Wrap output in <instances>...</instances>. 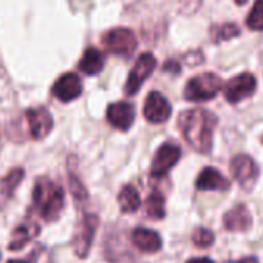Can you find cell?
Wrapping results in <instances>:
<instances>
[{
  "mask_svg": "<svg viewBox=\"0 0 263 263\" xmlns=\"http://www.w3.org/2000/svg\"><path fill=\"white\" fill-rule=\"evenodd\" d=\"M215 125L217 116L204 108L186 110L178 118V128L184 140L194 151L200 154L211 152Z\"/></svg>",
  "mask_w": 263,
  "mask_h": 263,
  "instance_id": "6da1fadb",
  "label": "cell"
},
{
  "mask_svg": "<svg viewBox=\"0 0 263 263\" xmlns=\"http://www.w3.org/2000/svg\"><path fill=\"white\" fill-rule=\"evenodd\" d=\"M33 201L39 215L45 221H54L59 218L64 209V191L62 187L47 177L36 181L33 191Z\"/></svg>",
  "mask_w": 263,
  "mask_h": 263,
  "instance_id": "7a4b0ae2",
  "label": "cell"
},
{
  "mask_svg": "<svg viewBox=\"0 0 263 263\" xmlns=\"http://www.w3.org/2000/svg\"><path fill=\"white\" fill-rule=\"evenodd\" d=\"M223 88V81L214 73H203L192 78L184 88V98L191 102H203L212 99Z\"/></svg>",
  "mask_w": 263,
  "mask_h": 263,
  "instance_id": "3957f363",
  "label": "cell"
},
{
  "mask_svg": "<svg viewBox=\"0 0 263 263\" xmlns=\"http://www.w3.org/2000/svg\"><path fill=\"white\" fill-rule=\"evenodd\" d=\"M102 44L107 51L121 56V58H130L137 50V37L134 31L127 28H115L110 30L104 37Z\"/></svg>",
  "mask_w": 263,
  "mask_h": 263,
  "instance_id": "277c9868",
  "label": "cell"
},
{
  "mask_svg": "<svg viewBox=\"0 0 263 263\" xmlns=\"http://www.w3.org/2000/svg\"><path fill=\"white\" fill-rule=\"evenodd\" d=\"M155 67H157V59L154 54H151V53L141 54L138 58L137 64L134 65V68H132L128 73V79L124 85L125 95L134 96L135 93H138V90L146 82V79L154 73Z\"/></svg>",
  "mask_w": 263,
  "mask_h": 263,
  "instance_id": "5b68a950",
  "label": "cell"
},
{
  "mask_svg": "<svg viewBox=\"0 0 263 263\" xmlns=\"http://www.w3.org/2000/svg\"><path fill=\"white\" fill-rule=\"evenodd\" d=\"M98 224H99V220L95 214H85L82 217L78 226V231L74 234V238H73V249L79 258H85L88 255Z\"/></svg>",
  "mask_w": 263,
  "mask_h": 263,
  "instance_id": "8992f818",
  "label": "cell"
},
{
  "mask_svg": "<svg viewBox=\"0 0 263 263\" xmlns=\"http://www.w3.org/2000/svg\"><path fill=\"white\" fill-rule=\"evenodd\" d=\"M255 87H257V79L251 73H241L234 76L224 84L223 93L229 104H238L243 99L249 98L255 91Z\"/></svg>",
  "mask_w": 263,
  "mask_h": 263,
  "instance_id": "52a82bcc",
  "label": "cell"
},
{
  "mask_svg": "<svg viewBox=\"0 0 263 263\" xmlns=\"http://www.w3.org/2000/svg\"><path fill=\"white\" fill-rule=\"evenodd\" d=\"M229 167H231V174H232L234 180L243 189L249 191L255 184L257 177H258V167L249 155L240 154V155L234 157Z\"/></svg>",
  "mask_w": 263,
  "mask_h": 263,
  "instance_id": "ba28073f",
  "label": "cell"
},
{
  "mask_svg": "<svg viewBox=\"0 0 263 263\" xmlns=\"http://www.w3.org/2000/svg\"><path fill=\"white\" fill-rule=\"evenodd\" d=\"M180 158H181V149L177 144L174 143L163 144L154 157L151 166V175L155 178L164 177L180 161Z\"/></svg>",
  "mask_w": 263,
  "mask_h": 263,
  "instance_id": "9c48e42d",
  "label": "cell"
},
{
  "mask_svg": "<svg viewBox=\"0 0 263 263\" xmlns=\"http://www.w3.org/2000/svg\"><path fill=\"white\" fill-rule=\"evenodd\" d=\"M172 107L169 101L158 91H152L147 95L144 102V116L152 124H163L171 118Z\"/></svg>",
  "mask_w": 263,
  "mask_h": 263,
  "instance_id": "30bf717a",
  "label": "cell"
},
{
  "mask_svg": "<svg viewBox=\"0 0 263 263\" xmlns=\"http://www.w3.org/2000/svg\"><path fill=\"white\" fill-rule=\"evenodd\" d=\"M30 134L34 140H44L53 128V118L45 107H36L25 111Z\"/></svg>",
  "mask_w": 263,
  "mask_h": 263,
  "instance_id": "8fae6325",
  "label": "cell"
},
{
  "mask_svg": "<svg viewBox=\"0 0 263 263\" xmlns=\"http://www.w3.org/2000/svg\"><path fill=\"white\" fill-rule=\"evenodd\" d=\"M53 96H56L61 102H71L82 93V81L74 73H65L56 79L51 88Z\"/></svg>",
  "mask_w": 263,
  "mask_h": 263,
  "instance_id": "7c38bea8",
  "label": "cell"
},
{
  "mask_svg": "<svg viewBox=\"0 0 263 263\" xmlns=\"http://www.w3.org/2000/svg\"><path fill=\"white\" fill-rule=\"evenodd\" d=\"M107 121L110 122V125H113L115 128L125 132L132 127L135 121V108L128 102H115L110 104L107 108Z\"/></svg>",
  "mask_w": 263,
  "mask_h": 263,
  "instance_id": "4fadbf2b",
  "label": "cell"
},
{
  "mask_svg": "<svg viewBox=\"0 0 263 263\" xmlns=\"http://www.w3.org/2000/svg\"><path fill=\"white\" fill-rule=\"evenodd\" d=\"M195 186L198 191H228L231 183L220 171L214 167H206L200 172Z\"/></svg>",
  "mask_w": 263,
  "mask_h": 263,
  "instance_id": "5bb4252c",
  "label": "cell"
},
{
  "mask_svg": "<svg viewBox=\"0 0 263 263\" xmlns=\"http://www.w3.org/2000/svg\"><path fill=\"white\" fill-rule=\"evenodd\" d=\"M132 241L134 245L143 251V252H158L161 249V237L160 234H157L155 231L152 229H147V228H137L134 232H132Z\"/></svg>",
  "mask_w": 263,
  "mask_h": 263,
  "instance_id": "9a60e30c",
  "label": "cell"
},
{
  "mask_svg": "<svg viewBox=\"0 0 263 263\" xmlns=\"http://www.w3.org/2000/svg\"><path fill=\"white\" fill-rule=\"evenodd\" d=\"M223 223H224V228L228 231H232V232L246 231L252 224L251 212L248 211V208L245 204H238L224 214Z\"/></svg>",
  "mask_w": 263,
  "mask_h": 263,
  "instance_id": "2e32d148",
  "label": "cell"
},
{
  "mask_svg": "<svg viewBox=\"0 0 263 263\" xmlns=\"http://www.w3.org/2000/svg\"><path fill=\"white\" fill-rule=\"evenodd\" d=\"M39 232H41V228L34 220H25L22 224H19L14 229L11 240H10V245H8L10 251L22 249L28 241H31L34 237H37Z\"/></svg>",
  "mask_w": 263,
  "mask_h": 263,
  "instance_id": "e0dca14e",
  "label": "cell"
},
{
  "mask_svg": "<svg viewBox=\"0 0 263 263\" xmlns=\"http://www.w3.org/2000/svg\"><path fill=\"white\" fill-rule=\"evenodd\" d=\"M104 68V54L102 51H99L95 47H88L81 61H79V70L88 76H95L98 73H101V70Z\"/></svg>",
  "mask_w": 263,
  "mask_h": 263,
  "instance_id": "ac0fdd59",
  "label": "cell"
},
{
  "mask_svg": "<svg viewBox=\"0 0 263 263\" xmlns=\"http://www.w3.org/2000/svg\"><path fill=\"white\" fill-rule=\"evenodd\" d=\"M22 178H24V171L13 169L7 177L0 180V204L7 203L13 197V194L17 189V186L21 184Z\"/></svg>",
  "mask_w": 263,
  "mask_h": 263,
  "instance_id": "d6986e66",
  "label": "cell"
},
{
  "mask_svg": "<svg viewBox=\"0 0 263 263\" xmlns=\"http://www.w3.org/2000/svg\"><path fill=\"white\" fill-rule=\"evenodd\" d=\"M118 203L122 212L125 214H132L140 209L141 206V198L138 191L134 186H124L118 195Z\"/></svg>",
  "mask_w": 263,
  "mask_h": 263,
  "instance_id": "ffe728a7",
  "label": "cell"
},
{
  "mask_svg": "<svg viewBox=\"0 0 263 263\" xmlns=\"http://www.w3.org/2000/svg\"><path fill=\"white\" fill-rule=\"evenodd\" d=\"M146 214L152 220H161L166 217V200L160 191H154L146 200Z\"/></svg>",
  "mask_w": 263,
  "mask_h": 263,
  "instance_id": "44dd1931",
  "label": "cell"
},
{
  "mask_svg": "<svg viewBox=\"0 0 263 263\" xmlns=\"http://www.w3.org/2000/svg\"><path fill=\"white\" fill-rule=\"evenodd\" d=\"M240 34V28L237 24H223V25H214L211 28V39L212 42H223L229 41Z\"/></svg>",
  "mask_w": 263,
  "mask_h": 263,
  "instance_id": "7402d4cb",
  "label": "cell"
},
{
  "mask_svg": "<svg viewBox=\"0 0 263 263\" xmlns=\"http://www.w3.org/2000/svg\"><path fill=\"white\" fill-rule=\"evenodd\" d=\"M246 27L251 31H263V0H255L248 17Z\"/></svg>",
  "mask_w": 263,
  "mask_h": 263,
  "instance_id": "603a6c76",
  "label": "cell"
},
{
  "mask_svg": "<svg viewBox=\"0 0 263 263\" xmlns=\"http://www.w3.org/2000/svg\"><path fill=\"white\" fill-rule=\"evenodd\" d=\"M214 234L206 228H197L192 234V241L198 248H209L214 243Z\"/></svg>",
  "mask_w": 263,
  "mask_h": 263,
  "instance_id": "cb8c5ba5",
  "label": "cell"
},
{
  "mask_svg": "<svg viewBox=\"0 0 263 263\" xmlns=\"http://www.w3.org/2000/svg\"><path fill=\"white\" fill-rule=\"evenodd\" d=\"M70 187H71V192H73V197L78 200V201H85L88 198V192L87 189L84 187V184L81 183L79 177L70 171Z\"/></svg>",
  "mask_w": 263,
  "mask_h": 263,
  "instance_id": "d4e9b609",
  "label": "cell"
},
{
  "mask_svg": "<svg viewBox=\"0 0 263 263\" xmlns=\"http://www.w3.org/2000/svg\"><path fill=\"white\" fill-rule=\"evenodd\" d=\"M226 263H258V260H257V257H246L238 261H226Z\"/></svg>",
  "mask_w": 263,
  "mask_h": 263,
  "instance_id": "484cf974",
  "label": "cell"
},
{
  "mask_svg": "<svg viewBox=\"0 0 263 263\" xmlns=\"http://www.w3.org/2000/svg\"><path fill=\"white\" fill-rule=\"evenodd\" d=\"M187 263H214V261L209 260V258H192V260H189Z\"/></svg>",
  "mask_w": 263,
  "mask_h": 263,
  "instance_id": "4316f807",
  "label": "cell"
},
{
  "mask_svg": "<svg viewBox=\"0 0 263 263\" xmlns=\"http://www.w3.org/2000/svg\"><path fill=\"white\" fill-rule=\"evenodd\" d=\"M8 263H27V261H24V260H10Z\"/></svg>",
  "mask_w": 263,
  "mask_h": 263,
  "instance_id": "83f0119b",
  "label": "cell"
},
{
  "mask_svg": "<svg viewBox=\"0 0 263 263\" xmlns=\"http://www.w3.org/2000/svg\"><path fill=\"white\" fill-rule=\"evenodd\" d=\"M245 2H246V0H237V4H238V5H241V4H245Z\"/></svg>",
  "mask_w": 263,
  "mask_h": 263,
  "instance_id": "f1b7e54d",
  "label": "cell"
},
{
  "mask_svg": "<svg viewBox=\"0 0 263 263\" xmlns=\"http://www.w3.org/2000/svg\"><path fill=\"white\" fill-rule=\"evenodd\" d=\"M261 143H263V140H261Z\"/></svg>",
  "mask_w": 263,
  "mask_h": 263,
  "instance_id": "f546056e",
  "label": "cell"
}]
</instances>
